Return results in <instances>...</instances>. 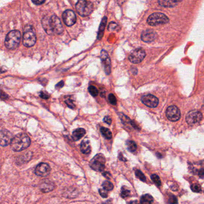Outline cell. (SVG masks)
Instances as JSON below:
<instances>
[{
    "label": "cell",
    "instance_id": "1",
    "mask_svg": "<svg viewBox=\"0 0 204 204\" xmlns=\"http://www.w3.org/2000/svg\"><path fill=\"white\" fill-rule=\"evenodd\" d=\"M42 25L43 29L48 34H60L64 31L60 19L54 14L50 17L44 16L42 19Z\"/></svg>",
    "mask_w": 204,
    "mask_h": 204
},
{
    "label": "cell",
    "instance_id": "2",
    "mask_svg": "<svg viewBox=\"0 0 204 204\" xmlns=\"http://www.w3.org/2000/svg\"><path fill=\"white\" fill-rule=\"evenodd\" d=\"M31 144L30 137L25 133H20L13 137L11 143V148L15 152H20L27 149Z\"/></svg>",
    "mask_w": 204,
    "mask_h": 204
},
{
    "label": "cell",
    "instance_id": "3",
    "mask_svg": "<svg viewBox=\"0 0 204 204\" xmlns=\"http://www.w3.org/2000/svg\"><path fill=\"white\" fill-rule=\"evenodd\" d=\"M20 38L21 35L19 31L13 30L9 32L6 36L4 41L5 47L10 50L16 49L20 44Z\"/></svg>",
    "mask_w": 204,
    "mask_h": 204
},
{
    "label": "cell",
    "instance_id": "4",
    "mask_svg": "<svg viewBox=\"0 0 204 204\" xmlns=\"http://www.w3.org/2000/svg\"><path fill=\"white\" fill-rule=\"evenodd\" d=\"M36 40L37 38L33 28L30 25H27L25 27L23 36L24 45L27 47H32L36 44Z\"/></svg>",
    "mask_w": 204,
    "mask_h": 204
},
{
    "label": "cell",
    "instance_id": "5",
    "mask_svg": "<svg viewBox=\"0 0 204 204\" xmlns=\"http://www.w3.org/2000/svg\"><path fill=\"white\" fill-rule=\"evenodd\" d=\"M76 8L78 13L82 16H86L89 15L93 11V4L90 1L80 0L76 5Z\"/></svg>",
    "mask_w": 204,
    "mask_h": 204
},
{
    "label": "cell",
    "instance_id": "6",
    "mask_svg": "<svg viewBox=\"0 0 204 204\" xmlns=\"http://www.w3.org/2000/svg\"><path fill=\"white\" fill-rule=\"evenodd\" d=\"M168 17L162 13H155L151 14L147 19V23L151 26H156L165 24L169 22Z\"/></svg>",
    "mask_w": 204,
    "mask_h": 204
},
{
    "label": "cell",
    "instance_id": "7",
    "mask_svg": "<svg viewBox=\"0 0 204 204\" xmlns=\"http://www.w3.org/2000/svg\"><path fill=\"white\" fill-rule=\"evenodd\" d=\"M105 158L102 154L95 155L90 161V166L92 169L96 171H102L105 168Z\"/></svg>",
    "mask_w": 204,
    "mask_h": 204
},
{
    "label": "cell",
    "instance_id": "8",
    "mask_svg": "<svg viewBox=\"0 0 204 204\" xmlns=\"http://www.w3.org/2000/svg\"><path fill=\"white\" fill-rule=\"evenodd\" d=\"M145 56L146 52L144 50L141 48H138L130 53L129 59L133 64H138L144 59Z\"/></svg>",
    "mask_w": 204,
    "mask_h": 204
},
{
    "label": "cell",
    "instance_id": "9",
    "mask_svg": "<svg viewBox=\"0 0 204 204\" xmlns=\"http://www.w3.org/2000/svg\"><path fill=\"white\" fill-rule=\"evenodd\" d=\"M166 115L167 118L172 122L178 121L181 117L180 110L175 105H171L168 107L166 111Z\"/></svg>",
    "mask_w": 204,
    "mask_h": 204
},
{
    "label": "cell",
    "instance_id": "10",
    "mask_svg": "<svg viewBox=\"0 0 204 204\" xmlns=\"http://www.w3.org/2000/svg\"><path fill=\"white\" fill-rule=\"evenodd\" d=\"M202 119V113L197 110H192L189 112L186 118V122L190 125H193L200 122Z\"/></svg>",
    "mask_w": 204,
    "mask_h": 204
},
{
    "label": "cell",
    "instance_id": "11",
    "mask_svg": "<svg viewBox=\"0 0 204 204\" xmlns=\"http://www.w3.org/2000/svg\"><path fill=\"white\" fill-rule=\"evenodd\" d=\"M62 19L67 26L71 27L76 22V16L75 13L71 10H65L62 14Z\"/></svg>",
    "mask_w": 204,
    "mask_h": 204
},
{
    "label": "cell",
    "instance_id": "12",
    "mask_svg": "<svg viewBox=\"0 0 204 204\" xmlns=\"http://www.w3.org/2000/svg\"><path fill=\"white\" fill-rule=\"evenodd\" d=\"M142 102L146 106L150 108H155L159 104L158 98L153 95H146L141 98Z\"/></svg>",
    "mask_w": 204,
    "mask_h": 204
},
{
    "label": "cell",
    "instance_id": "13",
    "mask_svg": "<svg viewBox=\"0 0 204 204\" xmlns=\"http://www.w3.org/2000/svg\"><path fill=\"white\" fill-rule=\"evenodd\" d=\"M101 59L104 67L105 73L108 75L111 73V60L108 53L102 50L101 52Z\"/></svg>",
    "mask_w": 204,
    "mask_h": 204
},
{
    "label": "cell",
    "instance_id": "14",
    "mask_svg": "<svg viewBox=\"0 0 204 204\" xmlns=\"http://www.w3.org/2000/svg\"><path fill=\"white\" fill-rule=\"evenodd\" d=\"M50 167L48 164L40 163L37 166L35 170V173L37 175L40 177H46L50 174Z\"/></svg>",
    "mask_w": 204,
    "mask_h": 204
},
{
    "label": "cell",
    "instance_id": "15",
    "mask_svg": "<svg viewBox=\"0 0 204 204\" xmlns=\"http://www.w3.org/2000/svg\"><path fill=\"white\" fill-rule=\"evenodd\" d=\"M11 133L7 130H1L0 133V141L1 146L2 147L7 146L11 143L13 140Z\"/></svg>",
    "mask_w": 204,
    "mask_h": 204
},
{
    "label": "cell",
    "instance_id": "16",
    "mask_svg": "<svg viewBox=\"0 0 204 204\" xmlns=\"http://www.w3.org/2000/svg\"><path fill=\"white\" fill-rule=\"evenodd\" d=\"M157 37V34L153 30H147L143 31L141 34V40L146 42L154 41Z\"/></svg>",
    "mask_w": 204,
    "mask_h": 204
},
{
    "label": "cell",
    "instance_id": "17",
    "mask_svg": "<svg viewBox=\"0 0 204 204\" xmlns=\"http://www.w3.org/2000/svg\"><path fill=\"white\" fill-rule=\"evenodd\" d=\"M107 22V17H104L101 20V22L100 24L99 25V31L98 33V40H101L104 35V30L106 26V24Z\"/></svg>",
    "mask_w": 204,
    "mask_h": 204
},
{
    "label": "cell",
    "instance_id": "18",
    "mask_svg": "<svg viewBox=\"0 0 204 204\" xmlns=\"http://www.w3.org/2000/svg\"><path fill=\"white\" fill-rule=\"evenodd\" d=\"M180 1L177 0H161L159 1V4L165 7H173L177 5L178 3H179Z\"/></svg>",
    "mask_w": 204,
    "mask_h": 204
},
{
    "label": "cell",
    "instance_id": "19",
    "mask_svg": "<svg viewBox=\"0 0 204 204\" xmlns=\"http://www.w3.org/2000/svg\"><path fill=\"white\" fill-rule=\"evenodd\" d=\"M86 130L83 128H79L76 129L73 133V139L74 141H78L81 139L85 135Z\"/></svg>",
    "mask_w": 204,
    "mask_h": 204
},
{
    "label": "cell",
    "instance_id": "20",
    "mask_svg": "<svg viewBox=\"0 0 204 204\" xmlns=\"http://www.w3.org/2000/svg\"><path fill=\"white\" fill-rule=\"evenodd\" d=\"M80 149L82 153L84 154H89L90 153L91 151V147L89 141L87 140H84L82 141L80 146Z\"/></svg>",
    "mask_w": 204,
    "mask_h": 204
},
{
    "label": "cell",
    "instance_id": "21",
    "mask_svg": "<svg viewBox=\"0 0 204 204\" xmlns=\"http://www.w3.org/2000/svg\"><path fill=\"white\" fill-rule=\"evenodd\" d=\"M153 198L149 194H146L141 198L140 202L141 204H152Z\"/></svg>",
    "mask_w": 204,
    "mask_h": 204
},
{
    "label": "cell",
    "instance_id": "22",
    "mask_svg": "<svg viewBox=\"0 0 204 204\" xmlns=\"http://www.w3.org/2000/svg\"><path fill=\"white\" fill-rule=\"evenodd\" d=\"M100 131L102 133V135L104 136V138H105L107 140H110L112 138V133L106 127H101L100 129Z\"/></svg>",
    "mask_w": 204,
    "mask_h": 204
},
{
    "label": "cell",
    "instance_id": "23",
    "mask_svg": "<svg viewBox=\"0 0 204 204\" xmlns=\"http://www.w3.org/2000/svg\"><path fill=\"white\" fill-rule=\"evenodd\" d=\"M128 150L131 152H134L137 149V144L133 141H127L126 143Z\"/></svg>",
    "mask_w": 204,
    "mask_h": 204
},
{
    "label": "cell",
    "instance_id": "24",
    "mask_svg": "<svg viewBox=\"0 0 204 204\" xmlns=\"http://www.w3.org/2000/svg\"><path fill=\"white\" fill-rule=\"evenodd\" d=\"M41 191L44 192H48L53 190V186L52 184L46 183L42 184L41 188Z\"/></svg>",
    "mask_w": 204,
    "mask_h": 204
},
{
    "label": "cell",
    "instance_id": "25",
    "mask_svg": "<svg viewBox=\"0 0 204 204\" xmlns=\"http://www.w3.org/2000/svg\"><path fill=\"white\" fill-rule=\"evenodd\" d=\"M102 187H103L104 189H105L107 191H110V190H113L114 186L111 182H110L108 181H105L102 184Z\"/></svg>",
    "mask_w": 204,
    "mask_h": 204
},
{
    "label": "cell",
    "instance_id": "26",
    "mask_svg": "<svg viewBox=\"0 0 204 204\" xmlns=\"http://www.w3.org/2000/svg\"><path fill=\"white\" fill-rule=\"evenodd\" d=\"M135 175L136 177L139 178L141 181L145 182L146 181V176L144 175V174L139 169H137L135 171Z\"/></svg>",
    "mask_w": 204,
    "mask_h": 204
},
{
    "label": "cell",
    "instance_id": "27",
    "mask_svg": "<svg viewBox=\"0 0 204 204\" xmlns=\"http://www.w3.org/2000/svg\"><path fill=\"white\" fill-rule=\"evenodd\" d=\"M151 178L153 180V181L156 184L157 186H161V181L160 180L159 177L156 174H153L151 175Z\"/></svg>",
    "mask_w": 204,
    "mask_h": 204
},
{
    "label": "cell",
    "instance_id": "28",
    "mask_svg": "<svg viewBox=\"0 0 204 204\" xmlns=\"http://www.w3.org/2000/svg\"><path fill=\"white\" fill-rule=\"evenodd\" d=\"M89 93L94 97L98 95V89L93 86H90L88 88Z\"/></svg>",
    "mask_w": 204,
    "mask_h": 204
},
{
    "label": "cell",
    "instance_id": "29",
    "mask_svg": "<svg viewBox=\"0 0 204 204\" xmlns=\"http://www.w3.org/2000/svg\"><path fill=\"white\" fill-rule=\"evenodd\" d=\"M192 190L195 193H199L201 191V187L199 184H193L190 187Z\"/></svg>",
    "mask_w": 204,
    "mask_h": 204
},
{
    "label": "cell",
    "instance_id": "30",
    "mask_svg": "<svg viewBox=\"0 0 204 204\" xmlns=\"http://www.w3.org/2000/svg\"><path fill=\"white\" fill-rule=\"evenodd\" d=\"M130 194V190L126 189L125 187H122V191H121V196L123 198H127L129 196Z\"/></svg>",
    "mask_w": 204,
    "mask_h": 204
},
{
    "label": "cell",
    "instance_id": "31",
    "mask_svg": "<svg viewBox=\"0 0 204 204\" xmlns=\"http://www.w3.org/2000/svg\"><path fill=\"white\" fill-rule=\"evenodd\" d=\"M108 100H109L110 102L112 105H116V104H117V100H116V98L115 96L113 93H111V94L109 95V96H108Z\"/></svg>",
    "mask_w": 204,
    "mask_h": 204
},
{
    "label": "cell",
    "instance_id": "32",
    "mask_svg": "<svg viewBox=\"0 0 204 204\" xmlns=\"http://www.w3.org/2000/svg\"><path fill=\"white\" fill-rule=\"evenodd\" d=\"M65 102L69 108H73V109L75 108V104H74L73 100H71L70 99H67L65 101Z\"/></svg>",
    "mask_w": 204,
    "mask_h": 204
},
{
    "label": "cell",
    "instance_id": "33",
    "mask_svg": "<svg viewBox=\"0 0 204 204\" xmlns=\"http://www.w3.org/2000/svg\"><path fill=\"white\" fill-rule=\"evenodd\" d=\"M168 203L169 204H177L178 201L177 198L174 195H171L168 199Z\"/></svg>",
    "mask_w": 204,
    "mask_h": 204
},
{
    "label": "cell",
    "instance_id": "34",
    "mask_svg": "<svg viewBox=\"0 0 204 204\" xmlns=\"http://www.w3.org/2000/svg\"><path fill=\"white\" fill-rule=\"evenodd\" d=\"M117 27H118L117 24H116L115 22H112L110 23V24H109V26H108V30H109V31H115V30L116 29Z\"/></svg>",
    "mask_w": 204,
    "mask_h": 204
},
{
    "label": "cell",
    "instance_id": "35",
    "mask_svg": "<svg viewBox=\"0 0 204 204\" xmlns=\"http://www.w3.org/2000/svg\"><path fill=\"white\" fill-rule=\"evenodd\" d=\"M99 193L100 195L103 198H107V196H108V191L104 189H99Z\"/></svg>",
    "mask_w": 204,
    "mask_h": 204
},
{
    "label": "cell",
    "instance_id": "36",
    "mask_svg": "<svg viewBox=\"0 0 204 204\" xmlns=\"http://www.w3.org/2000/svg\"><path fill=\"white\" fill-rule=\"evenodd\" d=\"M39 95H40V96L41 97V98L44 99H48L49 98V94L47 93H46V92H44V91L40 92Z\"/></svg>",
    "mask_w": 204,
    "mask_h": 204
},
{
    "label": "cell",
    "instance_id": "37",
    "mask_svg": "<svg viewBox=\"0 0 204 204\" xmlns=\"http://www.w3.org/2000/svg\"><path fill=\"white\" fill-rule=\"evenodd\" d=\"M104 121L106 123H107L108 124H111V122H112V120L109 116H105L104 118Z\"/></svg>",
    "mask_w": 204,
    "mask_h": 204
},
{
    "label": "cell",
    "instance_id": "38",
    "mask_svg": "<svg viewBox=\"0 0 204 204\" xmlns=\"http://www.w3.org/2000/svg\"><path fill=\"white\" fill-rule=\"evenodd\" d=\"M198 175L200 178H204V169H201L198 172Z\"/></svg>",
    "mask_w": 204,
    "mask_h": 204
},
{
    "label": "cell",
    "instance_id": "39",
    "mask_svg": "<svg viewBox=\"0 0 204 204\" xmlns=\"http://www.w3.org/2000/svg\"><path fill=\"white\" fill-rule=\"evenodd\" d=\"M64 81H61L56 85V89H60V88L64 86Z\"/></svg>",
    "mask_w": 204,
    "mask_h": 204
},
{
    "label": "cell",
    "instance_id": "40",
    "mask_svg": "<svg viewBox=\"0 0 204 204\" xmlns=\"http://www.w3.org/2000/svg\"><path fill=\"white\" fill-rule=\"evenodd\" d=\"M33 2L36 4V5H40L45 2V1H41V0H37V1H33Z\"/></svg>",
    "mask_w": 204,
    "mask_h": 204
},
{
    "label": "cell",
    "instance_id": "41",
    "mask_svg": "<svg viewBox=\"0 0 204 204\" xmlns=\"http://www.w3.org/2000/svg\"><path fill=\"white\" fill-rule=\"evenodd\" d=\"M130 204H139L137 201H133L130 202Z\"/></svg>",
    "mask_w": 204,
    "mask_h": 204
}]
</instances>
